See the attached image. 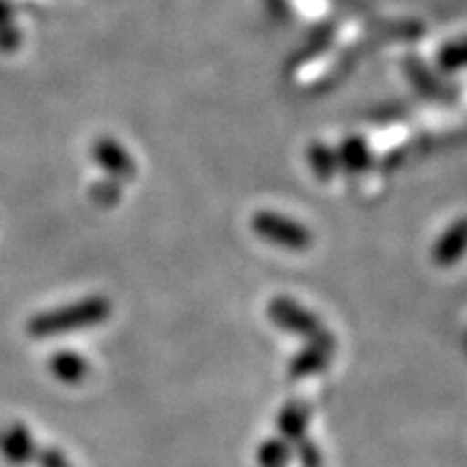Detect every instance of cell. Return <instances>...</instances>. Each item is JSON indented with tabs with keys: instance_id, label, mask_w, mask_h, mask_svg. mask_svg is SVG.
<instances>
[{
	"instance_id": "1",
	"label": "cell",
	"mask_w": 467,
	"mask_h": 467,
	"mask_svg": "<svg viewBox=\"0 0 467 467\" xmlns=\"http://www.w3.org/2000/svg\"><path fill=\"white\" fill-rule=\"evenodd\" d=\"M110 314L109 303L104 299H89L83 303H76L72 307L57 309V312L42 314L28 323V334L35 337H48L76 331L80 327H91L107 320Z\"/></svg>"
},
{
	"instance_id": "2",
	"label": "cell",
	"mask_w": 467,
	"mask_h": 467,
	"mask_svg": "<svg viewBox=\"0 0 467 467\" xmlns=\"http://www.w3.org/2000/svg\"><path fill=\"white\" fill-rule=\"evenodd\" d=\"M266 317L277 329H282L290 336L306 337L307 342L329 334V329L323 325V320H320L312 309L301 306L299 301L290 299V296H275V299L268 301Z\"/></svg>"
},
{
	"instance_id": "3",
	"label": "cell",
	"mask_w": 467,
	"mask_h": 467,
	"mask_svg": "<svg viewBox=\"0 0 467 467\" xmlns=\"http://www.w3.org/2000/svg\"><path fill=\"white\" fill-rule=\"evenodd\" d=\"M251 227L266 243L288 251H306L312 247L314 241L312 234L299 221H292L277 213H268V210L255 213L254 219H251Z\"/></svg>"
},
{
	"instance_id": "4",
	"label": "cell",
	"mask_w": 467,
	"mask_h": 467,
	"mask_svg": "<svg viewBox=\"0 0 467 467\" xmlns=\"http://www.w3.org/2000/svg\"><path fill=\"white\" fill-rule=\"evenodd\" d=\"M336 355V337L334 334H327L317 340H309L288 364V375L292 379H307L320 375L331 366V359Z\"/></svg>"
},
{
	"instance_id": "5",
	"label": "cell",
	"mask_w": 467,
	"mask_h": 467,
	"mask_svg": "<svg viewBox=\"0 0 467 467\" xmlns=\"http://www.w3.org/2000/svg\"><path fill=\"white\" fill-rule=\"evenodd\" d=\"M467 254V217L454 221L433 247V260L437 266H454Z\"/></svg>"
},
{
	"instance_id": "6",
	"label": "cell",
	"mask_w": 467,
	"mask_h": 467,
	"mask_svg": "<svg viewBox=\"0 0 467 467\" xmlns=\"http://www.w3.org/2000/svg\"><path fill=\"white\" fill-rule=\"evenodd\" d=\"M309 420H312V409L306 400H290L277 413V431L279 437L285 441L296 443L306 440Z\"/></svg>"
},
{
	"instance_id": "7",
	"label": "cell",
	"mask_w": 467,
	"mask_h": 467,
	"mask_svg": "<svg viewBox=\"0 0 467 467\" xmlns=\"http://www.w3.org/2000/svg\"><path fill=\"white\" fill-rule=\"evenodd\" d=\"M33 440L22 424H9L0 429V452L11 463H26L33 457Z\"/></svg>"
},
{
	"instance_id": "8",
	"label": "cell",
	"mask_w": 467,
	"mask_h": 467,
	"mask_svg": "<svg viewBox=\"0 0 467 467\" xmlns=\"http://www.w3.org/2000/svg\"><path fill=\"white\" fill-rule=\"evenodd\" d=\"M292 454V443L285 441L284 437H271L262 441L255 451V463L258 467H288Z\"/></svg>"
},
{
	"instance_id": "9",
	"label": "cell",
	"mask_w": 467,
	"mask_h": 467,
	"mask_svg": "<svg viewBox=\"0 0 467 467\" xmlns=\"http://www.w3.org/2000/svg\"><path fill=\"white\" fill-rule=\"evenodd\" d=\"M50 368H52V372H55V375L66 383L80 381L87 372V364L74 353L57 355V358L50 361Z\"/></svg>"
},
{
	"instance_id": "10",
	"label": "cell",
	"mask_w": 467,
	"mask_h": 467,
	"mask_svg": "<svg viewBox=\"0 0 467 467\" xmlns=\"http://www.w3.org/2000/svg\"><path fill=\"white\" fill-rule=\"evenodd\" d=\"M292 454L299 461L301 467H323V452L312 440H301L292 443Z\"/></svg>"
},
{
	"instance_id": "11",
	"label": "cell",
	"mask_w": 467,
	"mask_h": 467,
	"mask_svg": "<svg viewBox=\"0 0 467 467\" xmlns=\"http://www.w3.org/2000/svg\"><path fill=\"white\" fill-rule=\"evenodd\" d=\"M340 159L344 161V165L350 169H361L368 165V151L366 145L359 141H347L340 150Z\"/></svg>"
},
{
	"instance_id": "12",
	"label": "cell",
	"mask_w": 467,
	"mask_h": 467,
	"mask_svg": "<svg viewBox=\"0 0 467 467\" xmlns=\"http://www.w3.org/2000/svg\"><path fill=\"white\" fill-rule=\"evenodd\" d=\"M309 162H312V167L317 169L318 175H323V178H327V175H331V171H334L336 156L327 154L323 148H317V150L312 151V156H309Z\"/></svg>"
},
{
	"instance_id": "13",
	"label": "cell",
	"mask_w": 467,
	"mask_h": 467,
	"mask_svg": "<svg viewBox=\"0 0 467 467\" xmlns=\"http://www.w3.org/2000/svg\"><path fill=\"white\" fill-rule=\"evenodd\" d=\"M39 461H42V467H72L66 461V457L61 452H57L55 448H48Z\"/></svg>"
}]
</instances>
